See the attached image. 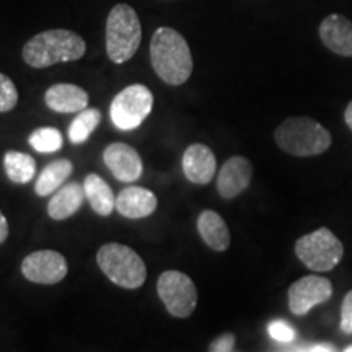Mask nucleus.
Segmentation results:
<instances>
[{"instance_id": "f3484780", "label": "nucleus", "mask_w": 352, "mask_h": 352, "mask_svg": "<svg viewBox=\"0 0 352 352\" xmlns=\"http://www.w3.org/2000/svg\"><path fill=\"white\" fill-rule=\"evenodd\" d=\"M85 199V189L78 183H69L57 189L52 199L47 202V215L54 220H65L72 217L82 208Z\"/></svg>"}, {"instance_id": "1a4fd4ad", "label": "nucleus", "mask_w": 352, "mask_h": 352, "mask_svg": "<svg viewBox=\"0 0 352 352\" xmlns=\"http://www.w3.org/2000/svg\"><path fill=\"white\" fill-rule=\"evenodd\" d=\"M67 271L65 258L54 250H39L21 261V274L34 284H57L67 276Z\"/></svg>"}, {"instance_id": "c85d7f7f", "label": "nucleus", "mask_w": 352, "mask_h": 352, "mask_svg": "<svg viewBox=\"0 0 352 352\" xmlns=\"http://www.w3.org/2000/svg\"><path fill=\"white\" fill-rule=\"evenodd\" d=\"M344 121H346V124L349 126V129L352 131V101L347 104V108L344 111Z\"/></svg>"}, {"instance_id": "2eb2a0df", "label": "nucleus", "mask_w": 352, "mask_h": 352, "mask_svg": "<svg viewBox=\"0 0 352 352\" xmlns=\"http://www.w3.org/2000/svg\"><path fill=\"white\" fill-rule=\"evenodd\" d=\"M44 101L56 113H80L88 107L90 96L74 83H56L46 90Z\"/></svg>"}, {"instance_id": "0eeeda50", "label": "nucleus", "mask_w": 352, "mask_h": 352, "mask_svg": "<svg viewBox=\"0 0 352 352\" xmlns=\"http://www.w3.org/2000/svg\"><path fill=\"white\" fill-rule=\"evenodd\" d=\"M152 108V91L142 83H134L114 96L109 107V116L120 131H134L147 120Z\"/></svg>"}, {"instance_id": "f257e3e1", "label": "nucleus", "mask_w": 352, "mask_h": 352, "mask_svg": "<svg viewBox=\"0 0 352 352\" xmlns=\"http://www.w3.org/2000/svg\"><path fill=\"white\" fill-rule=\"evenodd\" d=\"M151 63L157 76L173 87L183 85L192 74V54L188 41L168 26H162L153 33Z\"/></svg>"}, {"instance_id": "6e6552de", "label": "nucleus", "mask_w": 352, "mask_h": 352, "mask_svg": "<svg viewBox=\"0 0 352 352\" xmlns=\"http://www.w3.org/2000/svg\"><path fill=\"white\" fill-rule=\"evenodd\" d=\"M157 292L170 315L188 318L197 305V289L188 274L179 271H165L158 277Z\"/></svg>"}, {"instance_id": "7ed1b4c3", "label": "nucleus", "mask_w": 352, "mask_h": 352, "mask_svg": "<svg viewBox=\"0 0 352 352\" xmlns=\"http://www.w3.org/2000/svg\"><path fill=\"white\" fill-rule=\"evenodd\" d=\"M276 144L294 157H315L327 152L331 134L318 121L307 116L287 118L274 131Z\"/></svg>"}, {"instance_id": "9d476101", "label": "nucleus", "mask_w": 352, "mask_h": 352, "mask_svg": "<svg viewBox=\"0 0 352 352\" xmlns=\"http://www.w3.org/2000/svg\"><path fill=\"white\" fill-rule=\"evenodd\" d=\"M289 308L294 315L303 316L311 308L329 300L333 296V285L327 277L303 276L289 289Z\"/></svg>"}, {"instance_id": "bb28decb", "label": "nucleus", "mask_w": 352, "mask_h": 352, "mask_svg": "<svg viewBox=\"0 0 352 352\" xmlns=\"http://www.w3.org/2000/svg\"><path fill=\"white\" fill-rule=\"evenodd\" d=\"M235 347V336L232 333H223L210 342L209 352H233Z\"/></svg>"}, {"instance_id": "423d86ee", "label": "nucleus", "mask_w": 352, "mask_h": 352, "mask_svg": "<svg viewBox=\"0 0 352 352\" xmlns=\"http://www.w3.org/2000/svg\"><path fill=\"white\" fill-rule=\"evenodd\" d=\"M296 254L308 270L327 272L340 264L344 248L329 228L321 227L297 240Z\"/></svg>"}, {"instance_id": "7c9ffc66", "label": "nucleus", "mask_w": 352, "mask_h": 352, "mask_svg": "<svg viewBox=\"0 0 352 352\" xmlns=\"http://www.w3.org/2000/svg\"><path fill=\"white\" fill-rule=\"evenodd\" d=\"M344 352H352V346H351V347H347V349H346Z\"/></svg>"}, {"instance_id": "4be33fe9", "label": "nucleus", "mask_w": 352, "mask_h": 352, "mask_svg": "<svg viewBox=\"0 0 352 352\" xmlns=\"http://www.w3.org/2000/svg\"><path fill=\"white\" fill-rule=\"evenodd\" d=\"M101 113L96 108H85L77 114L76 120L69 126V139L70 142L80 145L85 144L94 131L100 126Z\"/></svg>"}, {"instance_id": "9b49d317", "label": "nucleus", "mask_w": 352, "mask_h": 352, "mask_svg": "<svg viewBox=\"0 0 352 352\" xmlns=\"http://www.w3.org/2000/svg\"><path fill=\"white\" fill-rule=\"evenodd\" d=\"M103 160L122 183H134L142 176V158L134 147L124 142L109 144L103 152Z\"/></svg>"}, {"instance_id": "412c9836", "label": "nucleus", "mask_w": 352, "mask_h": 352, "mask_svg": "<svg viewBox=\"0 0 352 352\" xmlns=\"http://www.w3.org/2000/svg\"><path fill=\"white\" fill-rule=\"evenodd\" d=\"M3 166L6 173L12 183L26 184L34 178L36 173V162L32 155L25 152L10 151L3 157Z\"/></svg>"}, {"instance_id": "cd10ccee", "label": "nucleus", "mask_w": 352, "mask_h": 352, "mask_svg": "<svg viewBox=\"0 0 352 352\" xmlns=\"http://www.w3.org/2000/svg\"><path fill=\"white\" fill-rule=\"evenodd\" d=\"M8 232L10 230H8V222H7L6 215L0 212V243H3V241L7 240Z\"/></svg>"}, {"instance_id": "4468645a", "label": "nucleus", "mask_w": 352, "mask_h": 352, "mask_svg": "<svg viewBox=\"0 0 352 352\" xmlns=\"http://www.w3.org/2000/svg\"><path fill=\"white\" fill-rule=\"evenodd\" d=\"M217 160L214 152L204 144H192L183 153L184 176L192 184H208L212 182Z\"/></svg>"}, {"instance_id": "c756f323", "label": "nucleus", "mask_w": 352, "mask_h": 352, "mask_svg": "<svg viewBox=\"0 0 352 352\" xmlns=\"http://www.w3.org/2000/svg\"><path fill=\"white\" fill-rule=\"evenodd\" d=\"M308 352H334V351L329 346H327V344H318V346L311 347V349L308 351Z\"/></svg>"}, {"instance_id": "dca6fc26", "label": "nucleus", "mask_w": 352, "mask_h": 352, "mask_svg": "<svg viewBox=\"0 0 352 352\" xmlns=\"http://www.w3.org/2000/svg\"><path fill=\"white\" fill-rule=\"evenodd\" d=\"M157 196L151 189L140 186H129L122 189L116 197V210L122 217L144 219L155 212Z\"/></svg>"}, {"instance_id": "20e7f679", "label": "nucleus", "mask_w": 352, "mask_h": 352, "mask_svg": "<svg viewBox=\"0 0 352 352\" xmlns=\"http://www.w3.org/2000/svg\"><path fill=\"white\" fill-rule=\"evenodd\" d=\"M142 41L139 15L127 3H118L108 13L107 54L114 64H124L134 57Z\"/></svg>"}, {"instance_id": "393cba45", "label": "nucleus", "mask_w": 352, "mask_h": 352, "mask_svg": "<svg viewBox=\"0 0 352 352\" xmlns=\"http://www.w3.org/2000/svg\"><path fill=\"white\" fill-rule=\"evenodd\" d=\"M267 331H270L272 340L279 342H292L296 340V331H294V328L290 327L287 321H283V320L272 321L270 328H267Z\"/></svg>"}, {"instance_id": "a211bd4d", "label": "nucleus", "mask_w": 352, "mask_h": 352, "mask_svg": "<svg viewBox=\"0 0 352 352\" xmlns=\"http://www.w3.org/2000/svg\"><path fill=\"white\" fill-rule=\"evenodd\" d=\"M197 230L204 243L214 252H226L230 246V232L226 220L214 210H204L197 219Z\"/></svg>"}, {"instance_id": "f03ea898", "label": "nucleus", "mask_w": 352, "mask_h": 352, "mask_svg": "<svg viewBox=\"0 0 352 352\" xmlns=\"http://www.w3.org/2000/svg\"><path fill=\"white\" fill-rule=\"evenodd\" d=\"M87 51L85 39L70 30H47L28 39L21 51L30 67L46 69L60 63H74Z\"/></svg>"}, {"instance_id": "5701e85b", "label": "nucleus", "mask_w": 352, "mask_h": 352, "mask_svg": "<svg viewBox=\"0 0 352 352\" xmlns=\"http://www.w3.org/2000/svg\"><path fill=\"white\" fill-rule=\"evenodd\" d=\"M28 142L36 152L52 153L63 148L64 139L56 127H39L30 134Z\"/></svg>"}, {"instance_id": "6ab92c4d", "label": "nucleus", "mask_w": 352, "mask_h": 352, "mask_svg": "<svg viewBox=\"0 0 352 352\" xmlns=\"http://www.w3.org/2000/svg\"><path fill=\"white\" fill-rule=\"evenodd\" d=\"M83 189H85L87 201L98 215L107 217L113 212V209H116V197L113 195V189L100 175H88L83 182Z\"/></svg>"}, {"instance_id": "ddd939ff", "label": "nucleus", "mask_w": 352, "mask_h": 352, "mask_svg": "<svg viewBox=\"0 0 352 352\" xmlns=\"http://www.w3.org/2000/svg\"><path fill=\"white\" fill-rule=\"evenodd\" d=\"M320 39L334 54L352 57V21L341 13H331L321 21Z\"/></svg>"}, {"instance_id": "a878e982", "label": "nucleus", "mask_w": 352, "mask_h": 352, "mask_svg": "<svg viewBox=\"0 0 352 352\" xmlns=\"http://www.w3.org/2000/svg\"><path fill=\"white\" fill-rule=\"evenodd\" d=\"M341 329L342 333L352 334V290L346 294L341 307Z\"/></svg>"}, {"instance_id": "39448f33", "label": "nucleus", "mask_w": 352, "mask_h": 352, "mask_svg": "<svg viewBox=\"0 0 352 352\" xmlns=\"http://www.w3.org/2000/svg\"><path fill=\"white\" fill-rule=\"evenodd\" d=\"M96 263L103 274L122 289H139L147 279V267L144 259L126 245H103L96 253Z\"/></svg>"}, {"instance_id": "b1692460", "label": "nucleus", "mask_w": 352, "mask_h": 352, "mask_svg": "<svg viewBox=\"0 0 352 352\" xmlns=\"http://www.w3.org/2000/svg\"><path fill=\"white\" fill-rule=\"evenodd\" d=\"M19 103V90L10 77L0 74V113H8Z\"/></svg>"}, {"instance_id": "f8f14e48", "label": "nucleus", "mask_w": 352, "mask_h": 352, "mask_svg": "<svg viewBox=\"0 0 352 352\" xmlns=\"http://www.w3.org/2000/svg\"><path fill=\"white\" fill-rule=\"evenodd\" d=\"M253 178V165L248 158L235 155L228 158L217 176V191L223 199H233L250 186Z\"/></svg>"}, {"instance_id": "aec40b11", "label": "nucleus", "mask_w": 352, "mask_h": 352, "mask_svg": "<svg viewBox=\"0 0 352 352\" xmlns=\"http://www.w3.org/2000/svg\"><path fill=\"white\" fill-rule=\"evenodd\" d=\"M72 171L74 165L72 162L67 160V158H59V160L51 162V164L39 173L36 183H34V192L41 197L52 195V192L63 186V183L69 178Z\"/></svg>"}]
</instances>
